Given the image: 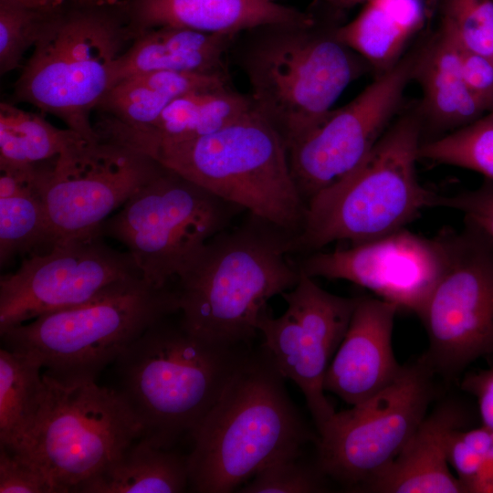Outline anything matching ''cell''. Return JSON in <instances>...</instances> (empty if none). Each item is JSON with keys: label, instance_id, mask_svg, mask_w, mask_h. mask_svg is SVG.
Returning a JSON list of instances; mask_svg holds the SVG:
<instances>
[{"label": "cell", "instance_id": "obj_37", "mask_svg": "<svg viewBox=\"0 0 493 493\" xmlns=\"http://www.w3.org/2000/svg\"><path fill=\"white\" fill-rule=\"evenodd\" d=\"M464 81L488 111L493 107V59L457 44Z\"/></svg>", "mask_w": 493, "mask_h": 493}, {"label": "cell", "instance_id": "obj_2", "mask_svg": "<svg viewBox=\"0 0 493 493\" xmlns=\"http://www.w3.org/2000/svg\"><path fill=\"white\" fill-rule=\"evenodd\" d=\"M268 351L251 350L192 435L189 488L230 493L318 436L291 401Z\"/></svg>", "mask_w": 493, "mask_h": 493}, {"label": "cell", "instance_id": "obj_36", "mask_svg": "<svg viewBox=\"0 0 493 493\" xmlns=\"http://www.w3.org/2000/svg\"><path fill=\"white\" fill-rule=\"evenodd\" d=\"M0 493H58L51 479L17 454L0 446Z\"/></svg>", "mask_w": 493, "mask_h": 493}, {"label": "cell", "instance_id": "obj_1", "mask_svg": "<svg viewBox=\"0 0 493 493\" xmlns=\"http://www.w3.org/2000/svg\"><path fill=\"white\" fill-rule=\"evenodd\" d=\"M300 22L271 23L240 33L230 53L245 74L254 111L288 147L332 109L344 89L372 72L340 37L346 15L318 0Z\"/></svg>", "mask_w": 493, "mask_h": 493}, {"label": "cell", "instance_id": "obj_17", "mask_svg": "<svg viewBox=\"0 0 493 493\" xmlns=\"http://www.w3.org/2000/svg\"><path fill=\"white\" fill-rule=\"evenodd\" d=\"M444 263V247L437 235L426 238L403 228L347 248L313 252L299 269L310 278L352 282L399 310L419 316Z\"/></svg>", "mask_w": 493, "mask_h": 493}, {"label": "cell", "instance_id": "obj_30", "mask_svg": "<svg viewBox=\"0 0 493 493\" xmlns=\"http://www.w3.org/2000/svg\"><path fill=\"white\" fill-rule=\"evenodd\" d=\"M419 159L468 169L493 182V107L473 122L422 142Z\"/></svg>", "mask_w": 493, "mask_h": 493}, {"label": "cell", "instance_id": "obj_34", "mask_svg": "<svg viewBox=\"0 0 493 493\" xmlns=\"http://www.w3.org/2000/svg\"><path fill=\"white\" fill-rule=\"evenodd\" d=\"M300 454L279 458L258 471L240 493H315L327 491V477L317 463L300 459Z\"/></svg>", "mask_w": 493, "mask_h": 493}, {"label": "cell", "instance_id": "obj_18", "mask_svg": "<svg viewBox=\"0 0 493 493\" xmlns=\"http://www.w3.org/2000/svg\"><path fill=\"white\" fill-rule=\"evenodd\" d=\"M397 306L379 298H358L347 332L324 379V390L350 405L373 396L403 372L392 338Z\"/></svg>", "mask_w": 493, "mask_h": 493}, {"label": "cell", "instance_id": "obj_11", "mask_svg": "<svg viewBox=\"0 0 493 493\" xmlns=\"http://www.w3.org/2000/svg\"><path fill=\"white\" fill-rule=\"evenodd\" d=\"M435 374L424 354L373 396L336 412L318 432L316 463L321 472L351 491L363 492L427 414Z\"/></svg>", "mask_w": 493, "mask_h": 493}, {"label": "cell", "instance_id": "obj_9", "mask_svg": "<svg viewBox=\"0 0 493 493\" xmlns=\"http://www.w3.org/2000/svg\"><path fill=\"white\" fill-rule=\"evenodd\" d=\"M43 376V404L15 454L45 473L58 493H71L141 438L142 427L115 389Z\"/></svg>", "mask_w": 493, "mask_h": 493}, {"label": "cell", "instance_id": "obj_33", "mask_svg": "<svg viewBox=\"0 0 493 493\" xmlns=\"http://www.w3.org/2000/svg\"><path fill=\"white\" fill-rule=\"evenodd\" d=\"M53 12L0 1V74L2 76L20 67L25 52L29 47H35Z\"/></svg>", "mask_w": 493, "mask_h": 493}, {"label": "cell", "instance_id": "obj_31", "mask_svg": "<svg viewBox=\"0 0 493 493\" xmlns=\"http://www.w3.org/2000/svg\"><path fill=\"white\" fill-rule=\"evenodd\" d=\"M426 22L461 47L493 59V0H425Z\"/></svg>", "mask_w": 493, "mask_h": 493}, {"label": "cell", "instance_id": "obj_8", "mask_svg": "<svg viewBox=\"0 0 493 493\" xmlns=\"http://www.w3.org/2000/svg\"><path fill=\"white\" fill-rule=\"evenodd\" d=\"M66 5L48 17L16 82L15 101L30 103L96 142L91 111L111 87L114 65L132 35L122 3Z\"/></svg>", "mask_w": 493, "mask_h": 493}, {"label": "cell", "instance_id": "obj_5", "mask_svg": "<svg viewBox=\"0 0 493 493\" xmlns=\"http://www.w3.org/2000/svg\"><path fill=\"white\" fill-rule=\"evenodd\" d=\"M110 141L147 154L293 236L302 228L307 205L291 175L287 146L255 111L216 132L190 140L117 135Z\"/></svg>", "mask_w": 493, "mask_h": 493}, {"label": "cell", "instance_id": "obj_13", "mask_svg": "<svg viewBox=\"0 0 493 493\" xmlns=\"http://www.w3.org/2000/svg\"><path fill=\"white\" fill-rule=\"evenodd\" d=\"M420 48L418 36L394 66L376 75L349 103L329 110L288 147L290 173L306 205L352 173L401 112Z\"/></svg>", "mask_w": 493, "mask_h": 493}, {"label": "cell", "instance_id": "obj_27", "mask_svg": "<svg viewBox=\"0 0 493 493\" xmlns=\"http://www.w3.org/2000/svg\"><path fill=\"white\" fill-rule=\"evenodd\" d=\"M35 358L0 350V446L17 452L43 404L46 383Z\"/></svg>", "mask_w": 493, "mask_h": 493}, {"label": "cell", "instance_id": "obj_22", "mask_svg": "<svg viewBox=\"0 0 493 493\" xmlns=\"http://www.w3.org/2000/svg\"><path fill=\"white\" fill-rule=\"evenodd\" d=\"M236 37L173 26L142 31L118 58L112 85L131 75L158 70L230 77L226 56Z\"/></svg>", "mask_w": 493, "mask_h": 493}, {"label": "cell", "instance_id": "obj_16", "mask_svg": "<svg viewBox=\"0 0 493 493\" xmlns=\"http://www.w3.org/2000/svg\"><path fill=\"white\" fill-rule=\"evenodd\" d=\"M100 233L57 242L0 278V333L51 311L83 303L110 284L141 275L132 257Z\"/></svg>", "mask_w": 493, "mask_h": 493}, {"label": "cell", "instance_id": "obj_29", "mask_svg": "<svg viewBox=\"0 0 493 493\" xmlns=\"http://www.w3.org/2000/svg\"><path fill=\"white\" fill-rule=\"evenodd\" d=\"M55 237L37 182L0 197V263L41 246L50 248Z\"/></svg>", "mask_w": 493, "mask_h": 493}, {"label": "cell", "instance_id": "obj_28", "mask_svg": "<svg viewBox=\"0 0 493 493\" xmlns=\"http://www.w3.org/2000/svg\"><path fill=\"white\" fill-rule=\"evenodd\" d=\"M81 139L85 138L68 128L53 126L41 115L0 103V166H27L51 160Z\"/></svg>", "mask_w": 493, "mask_h": 493}, {"label": "cell", "instance_id": "obj_25", "mask_svg": "<svg viewBox=\"0 0 493 493\" xmlns=\"http://www.w3.org/2000/svg\"><path fill=\"white\" fill-rule=\"evenodd\" d=\"M188 488L187 456L139 438L103 469L75 487L72 492L181 493Z\"/></svg>", "mask_w": 493, "mask_h": 493}, {"label": "cell", "instance_id": "obj_21", "mask_svg": "<svg viewBox=\"0 0 493 493\" xmlns=\"http://www.w3.org/2000/svg\"><path fill=\"white\" fill-rule=\"evenodd\" d=\"M420 36L414 80L422 91L417 104L425 142L473 122L487 110L464 81L457 44L427 22Z\"/></svg>", "mask_w": 493, "mask_h": 493}, {"label": "cell", "instance_id": "obj_42", "mask_svg": "<svg viewBox=\"0 0 493 493\" xmlns=\"http://www.w3.org/2000/svg\"><path fill=\"white\" fill-rule=\"evenodd\" d=\"M273 1H277V2H278V0H273Z\"/></svg>", "mask_w": 493, "mask_h": 493}, {"label": "cell", "instance_id": "obj_41", "mask_svg": "<svg viewBox=\"0 0 493 493\" xmlns=\"http://www.w3.org/2000/svg\"><path fill=\"white\" fill-rule=\"evenodd\" d=\"M68 4L81 6H115L121 5V0H64Z\"/></svg>", "mask_w": 493, "mask_h": 493}, {"label": "cell", "instance_id": "obj_32", "mask_svg": "<svg viewBox=\"0 0 493 493\" xmlns=\"http://www.w3.org/2000/svg\"><path fill=\"white\" fill-rule=\"evenodd\" d=\"M448 462L467 493H493V430L481 425L455 432Z\"/></svg>", "mask_w": 493, "mask_h": 493}, {"label": "cell", "instance_id": "obj_20", "mask_svg": "<svg viewBox=\"0 0 493 493\" xmlns=\"http://www.w3.org/2000/svg\"><path fill=\"white\" fill-rule=\"evenodd\" d=\"M122 6L132 38L161 26L238 36L258 26L300 22L310 16L273 0H126Z\"/></svg>", "mask_w": 493, "mask_h": 493}, {"label": "cell", "instance_id": "obj_10", "mask_svg": "<svg viewBox=\"0 0 493 493\" xmlns=\"http://www.w3.org/2000/svg\"><path fill=\"white\" fill-rule=\"evenodd\" d=\"M239 210L162 165L99 232L126 246L149 284L164 288Z\"/></svg>", "mask_w": 493, "mask_h": 493}, {"label": "cell", "instance_id": "obj_38", "mask_svg": "<svg viewBox=\"0 0 493 493\" xmlns=\"http://www.w3.org/2000/svg\"><path fill=\"white\" fill-rule=\"evenodd\" d=\"M462 389L476 397L482 425L493 430V368L466 375Z\"/></svg>", "mask_w": 493, "mask_h": 493}, {"label": "cell", "instance_id": "obj_40", "mask_svg": "<svg viewBox=\"0 0 493 493\" xmlns=\"http://www.w3.org/2000/svg\"><path fill=\"white\" fill-rule=\"evenodd\" d=\"M328 8L341 14L347 13L357 5L366 3L368 0H318Z\"/></svg>", "mask_w": 493, "mask_h": 493}, {"label": "cell", "instance_id": "obj_19", "mask_svg": "<svg viewBox=\"0 0 493 493\" xmlns=\"http://www.w3.org/2000/svg\"><path fill=\"white\" fill-rule=\"evenodd\" d=\"M466 410L443 402L427 413L399 455L363 492L466 493L448 462L449 441L467 428Z\"/></svg>", "mask_w": 493, "mask_h": 493}, {"label": "cell", "instance_id": "obj_23", "mask_svg": "<svg viewBox=\"0 0 493 493\" xmlns=\"http://www.w3.org/2000/svg\"><path fill=\"white\" fill-rule=\"evenodd\" d=\"M247 94L232 84L190 91L172 100L146 127H131L103 116L94 125L100 139L129 135L159 141H184L216 132L253 112Z\"/></svg>", "mask_w": 493, "mask_h": 493}, {"label": "cell", "instance_id": "obj_7", "mask_svg": "<svg viewBox=\"0 0 493 493\" xmlns=\"http://www.w3.org/2000/svg\"><path fill=\"white\" fill-rule=\"evenodd\" d=\"M179 312L168 286L142 276L118 280L92 299L40 315L0 333L4 348L39 362L44 373L65 383L95 381L150 326Z\"/></svg>", "mask_w": 493, "mask_h": 493}, {"label": "cell", "instance_id": "obj_39", "mask_svg": "<svg viewBox=\"0 0 493 493\" xmlns=\"http://www.w3.org/2000/svg\"><path fill=\"white\" fill-rule=\"evenodd\" d=\"M22 5L27 8L51 12L62 7L64 0H0Z\"/></svg>", "mask_w": 493, "mask_h": 493}, {"label": "cell", "instance_id": "obj_3", "mask_svg": "<svg viewBox=\"0 0 493 493\" xmlns=\"http://www.w3.org/2000/svg\"><path fill=\"white\" fill-rule=\"evenodd\" d=\"M251 216L209 239L176 277L182 325L214 343L251 346L267 301L300 276L287 258L294 236Z\"/></svg>", "mask_w": 493, "mask_h": 493}, {"label": "cell", "instance_id": "obj_14", "mask_svg": "<svg viewBox=\"0 0 493 493\" xmlns=\"http://www.w3.org/2000/svg\"><path fill=\"white\" fill-rule=\"evenodd\" d=\"M162 164L109 141L81 139L37 164V187L58 241L100 233L109 215L146 184Z\"/></svg>", "mask_w": 493, "mask_h": 493}, {"label": "cell", "instance_id": "obj_15", "mask_svg": "<svg viewBox=\"0 0 493 493\" xmlns=\"http://www.w3.org/2000/svg\"><path fill=\"white\" fill-rule=\"evenodd\" d=\"M281 296L287 303L285 312L274 318L265 309L257 331L280 373L301 390L319 432L336 413L325 395L324 379L358 298L331 294L302 273Z\"/></svg>", "mask_w": 493, "mask_h": 493}, {"label": "cell", "instance_id": "obj_24", "mask_svg": "<svg viewBox=\"0 0 493 493\" xmlns=\"http://www.w3.org/2000/svg\"><path fill=\"white\" fill-rule=\"evenodd\" d=\"M425 22V0H368L354 19L340 27L339 35L376 76L400 60Z\"/></svg>", "mask_w": 493, "mask_h": 493}, {"label": "cell", "instance_id": "obj_12", "mask_svg": "<svg viewBox=\"0 0 493 493\" xmlns=\"http://www.w3.org/2000/svg\"><path fill=\"white\" fill-rule=\"evenodd\" d=\"M437 236L444 267L418 317L429 341L425 355L435 373L449 379L493 353V244L468 224Z\"/></svg>", "mask_w": 493, "mask_h": 493}, {"label": "cell", "instance_id": "obj_26", "mask_svg": "<svg viewBox=\"0 0 493 493\" xmlns=\"http://www.w3.org/2000/svg\"><path fill=\"white\" fill-rule=\"evenodd\" d=\"M231 83L230 77L158 70L120 79L101 99L97 109L103 116L131 127L152 124L177 97L193 90Z\"/></svg>", "mask_w": 493, "mask_h": 493}, {"label": "cell", "instance_id": "obj_35", "mask_svg": "<svg viewBox=\"0 0 493 493\" xmlns=\"http://www.w3.org/2000/svg\"><path fill=\"white\" fill-rule=\"evenodd\" d=\"M434 207L460 212L468 224L482 232L493 244V182L484 179L477 188L451 195H436Z\"/></svg>", "mask_w": 493, "mask_h": 493}, {"label": "cell", "instance_id": "obj_4", "mask_svg": "<svg viewBox=\"0 0 493 493\" xmlns=\"http://www.w3.org/2000/svg\"><path fill=\"white\" fill-rule=\"evenodd\" d=\"M168 317L115 361L114 389L139 422L141 438L172 449L192 437L252 347L214 343Z\"/></svg>", "mask_w": 493, "mask_h": 493}, {"label": "cell", "instance_id": "obj_6", "mask_svg": "<svg viewBox=\"0 0 493 493\" xmlns=\"http://www.w3.org/2000/svg\"><path fill=\"white\" fill-rule=\"evenodd\" d=\"M423 142L417 102L392 122L364 161L348 176L312 197L291 252L320 251L338 241L357 245L384 236L434 207L437 194L416 171Z\"/></svg>", "mask_w": 493, "mask_h": 493}]
</instances>
